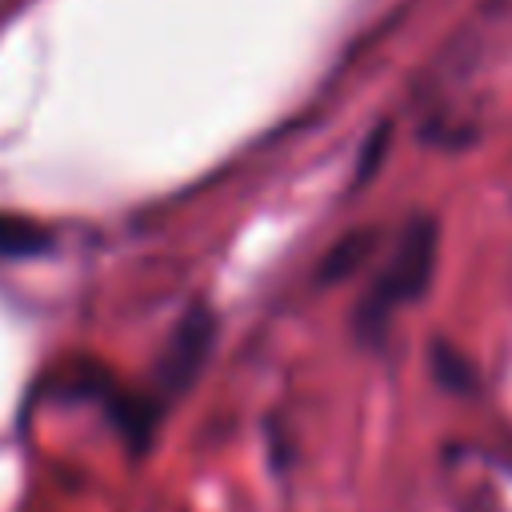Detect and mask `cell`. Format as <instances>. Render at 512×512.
I'll return each mask as SVG.
<instances>
[{
	"label": "cell",
	"mask_w": 512,
	"mask_h": 512,
	"mask_svg": "<svg viewBox=\"0 0 512 512\" xmlns=\"http://www.w3.org/2000/svg\"><path fill=\"white\" fill-rule=\"evenodd\" d=\"M432 260H436V224L416 216L404 228V236H400L396 252L388 256V264L380 268L376 284L364 292V300L356 308V332L364 340H376L384 332V324L392 320V312L424 292V284L432 276Z\"/></svg>",
	"instance_id": "cell-1"
},
{
	"label": "cell",
	"mask_w": 512,
	"mask_h": 512,
	"mask_svg": "<svg viewBox=\"0 0 512 512\" xmlns=\"http://www.w3.org/2000/svg\"><path fill=\"white\" fill-rule=\"evenodd\" d=\"M212 340H216V316L208 308H188L184 320L168 332L164 352L156 360V392H152L156 408L176 400L200 376V368L212 352Z\"/></svg>",
	"instance_id": "cell-2"
},
{
	"label": "cell",
	"mask_w": 512,
	"mask_h": 512,
	"mask_svg": "<svg viewBox=\"0 0 512 512\" xmlns=\"http://www.w3.org/2000/svg\"><path fill=\"white\" fill-rule=\"evenodd\" d=\"M52 232L28 216H16V212H0V264L8 260H32V256H44L52 252Z\"/></svg>",
	"instance_id": "cell-3"
}]
</instances>
